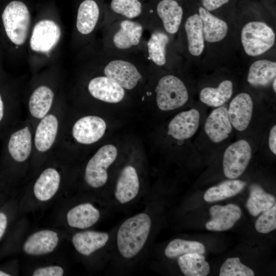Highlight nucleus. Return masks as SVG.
Listing matches in <instances>:
<instances>
[{
	"label": "nucleus",
	"mask_w": 276,
	"mask_h": 276,
	"mask_svg": "<svg viewBox=\"0 0 276 276\" xmlns=\"http://www.w3.org/2000/svg\"><path fill=\"white\" fill-rule=\"evenodd\" d=\"M169 41L166 34L156 31L152 33L147 42L149 57L158 66H163L166 63V49Z\"/></svg>",
	"instance_id": "nucleus-33"
},
{
	"label": "nucleus",
	"mask_w": 276,
	"mask_h": 276,
	"mask_svg": "<svg viewBox=\"0 0 276 276\" xmlns=\"http://www.w3.org/2000/svg\"><path fill=\"white\" fill-rule=\"evenodd\" d=\"M59 241L58 234L51 230H42L33 233L24 244V251L28 255L38 256L52 252Z\"/></svg>",
	"instance_id": "nucleus-17"
},
{
	"label": "nucleus",
	"mask_w": 276,
	"mask_h": 276,
	"mask_svg": "<svg viewBox=\"0 0 276 276\" xmlns=\"http://www.w3.org/2000/svg\"><path fill=\"white\" fill-rule=\"evenodd\" d=\"M229 0H201L203 8L209 11L215 10L228 2Z\"/></svg>",
	"instance_id": "nucleus-39"
},
{
	"label": "nucleus",
	"mask_w": 276,
	"mask_h": 276,
	"mask_svg": "<svg viewBox=\"0 0 276 276\" xmlns=\"http://www.w3.org/2000/svg\"><path fill=\"white\" fill-rule=\"evenodd\" d=\"M152 228L150 214L142 212L125 220L116 236V248L124 260H134L142 252L149 241Z\"/></svg>",
	"instance_id": "nucleus-1"
},
{
	"label": "nucleus",
	"mask_w": 276,
	"mask_h": 276,
	"mask_svg": "<svg viewBox=\"0 0 276 276\" xmlns=\"http://www.w3.org/2000/svg\"><path fill=\"white\" fill-rule=\"evenodd\" d=\"M211 219L205 224L206 229L223 231L232 227L241 216V210L236 204L216 205L210 209Z\"/></svg>",
	"instance_id": "nucleus-15"
},
{
	"label": "nucleus",
	"mask_w": 276,
	"mask_h": 276,
	"mask_svg": "<svg viewBox=\"0 0 276 276\" xmlns=\"http://www.w3.org/2000/svg\"><path fill=\"white\" fill-rule=\"evenodd\" d=\"M110 237L107 232L87 230L76 233L72 241L79 254L89 256L105 247L109 242Z\"/></svg>",
	"instance_id": "nucleus-16"
},
{
	"label": "nucleus",
	"mask_w": 276,
	"mask_h": 276,
	"mask_svg": "<svg viewBox=\"0 0 276 276\" xmlns=\"http://www.w3.org/2000/svg\"><path fill=\"white\" fill-rule=\"evenodd\" d=\"M185 28L189 52L193 56H199L203 51L204 43L202 24L199 14L189 16L186 21Z\"/></svg>",
	"instance_id": "nucleus-27"
},
{
	"label": "nucleus",
	"mask_w": 276,
	"mask_h": 276,
	"mask_svg": "<svg viewBox=\"0 0 276 276\" xmlns=\"http://www.w3.org/2000/svg\"><path fill=\"white\" fill-rule=\"evenodd\" d=\"M241 40L248 55L257 56L267 52L273 45L275 34L264 22L250 21L242 28Z\"/></svg>",
	"instance_id": "nucleus-3"
},
{
	"label": "nucleus",
	"mask_w": 276,
	"mask_h": 276,
	"mask_svg": "<svg viewBox=\"0 0 276 276\" xmlns=\"http://www.w3.org/2000/svg\"><path fill=\"white\" fill-rule=\"evenodd\" d=\"M199 121L200 114L196 109L181 112L169 123L168 134L178 140L188 139L197 131Z\"/></svg>",
	"instance_id": "nucleus-12"
},
{
	"label": "nucleus",
	"mask_w": 276,
	"mask_h": 276,
	"mask_svg": "<svg viewBox=\"0 0 276 276\" xmlns=\"http://www.w3.org/2000/svg\"><path fill=\"white\" fill-rule=\"evenodd\" d=\"M253 112V102L250 96L241 93L231 101L227 113L232 126L239 131L246 129Z\"/></svg>",
	"instance_id": "nucleus-11"
},
{
	"label": "nucleus",
	"mask_w": 276,
	"mask_h": 276,
	"mask_svg": "<svg viewBox=\"0 0 276 276\" xmlns=\"http://www.w3.org/2000/svg\"><path fill=\"white\" fill-rule=\"evenodd\" d=\"M106 124L98 116H87L77 120L72 128L73 136L82 144H91L99 141L104 135Z\"/></svg>",
	"instance_id": "nucleus-9"
},
{
	"label": "nucleus",
	"mask_w": 276,
	"mask_h": 276,
	"mask_svg": "<svg viewBox=\"0 0 276 276\" xmlns=\"http://www.w3.org/2000/svg\"><path fill=\"white\" fill-rule=\"evenodd\" d=\"M233 84L230 80H224L216 88L205 87L199 93V99L211 107H218L229 100L233 95Z\"/></svg>",
	"instance_id": "nucleus-28"
},
{
	"label": "nucleus",
	"mask_w": 276,
	"mask_h": 276,
	"mask_svg": "<svg viewBox=\"0 0 276 276\" xmlns=\"http://www.w3.org/2000/svg\"><path fill=\"white\" fill-rule=\"evenodd\" d=\"M198 11L202 21L204 39L209 42H216L224 39L228 31L226 22L203 7H200Z\"/></svg>",
	"instance_id": "nucleus-23"
},
{
	"label": "nucleus",
	"mask_w": 276,
	"mask_h": 276,
	"mask_svg": "<svg viewBox=\"0 0 276 276\" xmlns=\"http://www.w3.org/2000/svg\"><path fill=\"white\" fill-rule=\"evenodd\" d=\"M7 225V218L6 215L0 212V239L4 235Z\"/></svg>",
	"instance_id": "nucleus-41"
},
{
	"label": "nucleus",
	"mask_w": 276,
	"mask_h": 276,
	"mask_svg": "<svg viewBox=\"0 0 276 276\" xmlns=\"http://www.w3.org/2000/svg\"><path fill=\"white\" fill-rule=\"evenodd\" d=\"M204 252L205 247L201 243L179 238L171 241L164 250L165 255L169 259H175L187 254Z\"/></svg>",
	"instance_id": "nucleus-34"
},
{
	"label": "nucleus",
	"mask_w": 276,
	"mask_h": 276,
	"mask_svg": "<svg viewBox=\"0 0 276 276\" xmlns=\"http://www.w3.org/2000/svg\"><path fill=\"white\" fill-rule=\"evenodd\" d=\"M251 157V147L246 140H240L229 145L223 157L225 176L232 179L239 177L245 170Z\"/></svg>",
	"instance_id": "nucleus-6"
},
{
	"label": "nucleus",
	"mask_w": 276,
	"mask_h": 276,
	"mask_svg": "<svg viewBox=\"0 0 276 276\" xmlns=\"http://www.w3.org/2000/svg\"><path fill=\"white\" fill-rule=\"evenodd\" d=\"M275 202L273 196L265 192L259 185L253 184L250 187L249 197L246 205L249 213L256 216L271 208Z\"/></svg>",
	"instance_id": "nucleus-31"
},
{
	"label": "nucleus",
	"mask_w": 276,
	"mask_h": 276,
	"mask_svg": "<svg viewBox=\"0 0 276 276\" xmlns=\"http://www.w3.org/2000/svg\"><path fill=\"white\" fill-rule=\"evenodd\" d=\"M54 96L53 91L48 86L38 87L29 99V109L31 115L37 119L45 117L52 106Z\"/></svg>",
	"instance_id": "nucleus-29"
},
{
	"label": "nucleus",
	"mask_w": 276,
	"mask_h": 276,
	"mask_svg": "<svg viewBox=\"0 0 276 276\" xmlns=\"http://www.w3.org/2000/svg\"><path fill=\"white\" fill-rule=\"evenodd\" d=\"M140 183L135 168L127 165L122 170L114 190V198L121 205L128 204L138 196Z\"/></svg>",
	"instance_id": "nucleus-8"
},
{
	"label": "nucleus",
	"mask_w": 276,
	"mask_h": 276,
	"mask_svg": "<svg viewBox=\"0 0 276 276\" xmlns=\"http://www.w3.org/2000/svg\"><path fill=\"white\" fill-rule=\"evenodd\" d=\"M118 155L117 148L112 145L101 147L88 162L84 174L86 183L93 188L104 186L108 179L107 169Z\"/></svg>",
	"instance_id": "nucleus-5"
},
{
	"label": "nucleus",
	"mask_w": 276,
	"mask_h": 276,
	"mask_svg": "<svg viewBox=\"0 0 276 276\" xmlns=\"http://www.w3.org/2000/svg\"><path fill=\"white\" fill-rule=\"evenodd\" d=\"M104 73L106 76L127 89L134 88L142 78L134 64L120 59L108 62L104 68Z\"/></svg>",
	"instance_id": "nucleus-10"
},
{
	"label": "nucleus",
	"mask_w": 276,
	"mask_h": 276,
	"mask_svg": "<svg viewBox=\"0 0 276 276\" xmlns=\"http://www.w3.org/2000/svg\"><path fill=\"white\" fill-rule=\"evenodd\" d=\"M2 17L9 39L17 45H22L27 38L31 22L27 6L20 1H12L5 7Z\"/></svg>",
	"instance_id": "nucleus-2"
},
{
	"label": "nucleus",
	"mask_w": 276,
	"mask_h": 276,
	"mask_svg": "<svg viewBox=\"0 0 276 276\" xmlns=\"http://www.w3.org/2000/svg\"><path fill=\"white\" fill-rule=\"evenodd\" d=\"M60 182V176L55 169L49 168L45 169L34 185L35 196L41 201L51 199L57 192Z\"/></svg>",
	"instance_id": "nucleus-22"
},
{
	"label": "nucleus",
	"mask_w": 276,
	"mask_h": 276,
	"mask_svg": "<svg viewBox=\"0 0 276 276\" xmlns=\"http://www.w3.org/2000/svg\"><path fill=\"white\" fill-rule=\"evenodd\" d=\"M276 84V79L275 78H274V80H273V83H272V88L274 93H275L276 91V87H275L276 84Z\"/></svg>",
	"instance_id": "nucleus-43"
},
{
	"label": "nucleus",
	"mask_w": 276,
	"mask_h": 276,
	"mask_svg": "<svg viewBox=\"0 0 276 276\" xmlns=\"http://www.w3.org/2000/svg\"><path fill=\"white\" fill-rule=\"evenodd\" d=\"M4 115V104L0 95V121L2 120Z\"/></svg>",
	"instance_id": "nucleus-42"
},
{
	"label": "nucleus",
	"mask_w": 276,
	"mask_h": 276,
	"mask_svg": "<svg viewBox=\"0 0 276 276\" xmlns=\"http://www.w3.org/2000/svg\"><path fill=\"white\" fill-rule=\"evenodd\" d=\"M269 147L271 151L276 154V126L274 125L270 130L268 139Z\"/></svg>",
	"instance_id": "nucleus-40"
},
{
	"label": "nucleus",
	"mask_w": 276,
	"mask_h": 276,
	"mask_svg": "<svg viewBox=\"0 0 276 276\" xmlns=\"http://www.w3.org/2000/svg\"><path fill=\"white\" fill-rule=\"evenodd\" d=\"M110 7L115 13L128 19L136 18L143 12V4L140 0H111Z\"/></svg>",
	"instance_id": "nucleus-35"
},
{
	"label": "nucleus",
	"mask_w": 276,
	"mask_h": 276,
	"mask_svg": "<svg viewBox=\"0 0 276 276\" xmlns=\"http://www.w3.org/2000/svg\"><path fill=\"white\" fill-rule=\"evenodd\" d=\"M253 270L243 264L239 258L226 260L220 269V276H253Z\"/></svg>",
	"instance_id": "nucleus-36"
},
{
	"label": "nucleus",
	"mask_w": 276,
	"mask_h": 276,
	"mask_svg": "<svg viewBox=\"0 0 276 276\" xmlns=\"http://www.w3.org/2000/svg\"><path fill=\"white\" fill-rule=\"evenodd\" d=\"M88 90L95 98L111 103L120 102L125 95L124 88L107 76L92 79L88 83Z\"/></svg>",
	"instance_id": "nucleus-14"
},
{
	"label": "nucleus",
	"mask_w": 276,
	"mask_h": 276,
	"mask_svg": "<svg viewBox=\"0 0 276 276\" xmlns=\"http://www.w3.org/2000/svg\"><path fill=\"white\" fill-rule=\"evenodd\" d=\"M100 15V8L94 0H84L79 5L76 27L81 34L91 33L95 28Z\"/></svg>",
	"instance_id": "nucleus-25"
},
{
	"label": "nucleus",
	"mask_w": 276,
	"mask_h": 276,
	"mask_svg": "<svg viewBox=\"0 0 276 276\" xmlns=\"http://www.w3.org/2000/svg\"><path fill=\"white\" fill-rule=\"evenodd\" d=\"M256 230L261 233H268L276 228V205L263 212L255 223Z\"/></svg>",
	"instance_id": "nucleus-37"
},
{
	"label": "nucleus",
	"mask_w": 276,
	"mask_h": 276,
	"mask_svg": "<svg viewBox=\"0 0 276 276\" xmlns=\"http://www.w3.org/2000/svg\"><path fill=\"white\" fill-rule=\"evenodd\" d=\"M11 275L9 274H8L2 270H0V276H10Z\"/></svg>",
	"instance_id": "nucleus-44"
},
{
	"label": "nucleus",
	"mask_w": 276,
	"mask_h": 276,
	"mask_svg": "<svg viewBox=\"0 0 276 276\" xmlns=\"http://www.w3.org/2000/svg\"><path fill=\"white\" fill-rule=\"evenodd\" d=\"M143 33V27L130 19L121 21L119 29L114 34V45L120 50L128 49L139 44Z\"/></svg>",
	"instance_id": "nucleus-19"
},
{
	"label": "nucleus",
	"mask_w": 276,
	"mask_h": 276,
	"mask_svg": "<svg viewBox=\"0 0 276 276\" xmlns=\"http://www.w3.org/2000/svg\"><path fill=\"white\" fill-rule=\"evenodd\" d=\"M31 149V134L28 126L16 131L11 135L8 143V150L15 161H25L30 156Z\"/></svg>",
	"instance_id": "nucleus-24"
},
{
	"label": "nucleus",
	"mask_w": 276,
	"mask_h": 276,
	"mask_svg": "<svg viewBox=\"0 0 276 276\" xmlns=\"http://www.w3.org/2000/svg\"><path fill=\"white\" fill-rule=\"evenodd\" d=\"M155 90L157 106L163 111L181 107L186 104L189 98L187 87L183 82L171 75L161 78Z\"/></svg>",
	"instance_id": "nucleus-4"
},
{
	"label": "nucleus",
	"mask_w": 276,
	"mask_h": 276,
	"mask_svg": "<svg viewBox=\"0 0 276 276\" xmlns=\"http://www.w3.org/2000/svg\"><path fill=\"white\" fill-rule=\"evenodd\" d=\"M232 128L227 109L224 106L218 107L213 110L204 124L206 134L211 141L215 143L226 139L232 132Z\"/></svg>",
	"instance_id": "nucleus-13"
},
{
	"label": "nucleus",
	"mask_w": 276,
	"mask_h": 276,
	"mask_svg": "<svg viewBox=\"0 0 276 276\" xmlns=\"http://www.w3.org/2000/svg\"><path fill=\"white\" fill-rule=\"evenodd\" d=\"M156 11L165 30L172 34L176 33L183 16V9L178 3L175 0H161L156 5Z\"/></svg>",
	"instance_id": "nucleus-20"
},
{
	"label": "nucleus",
	"mask_w": 276,
	"mask_h": 276,
	"mask_svg": "<svg viewBox=\"0 0 276 276\" xmlns=\"http://www.w3.org/2000/svg\"><path fill=\"white\" fill-rule=\"evenodd\" d=\"M178 266L185 275L206 276L210 272L209 263L202 254H187L177 257Z\"/></svg>",
	"instance_id": "nucleus-30"
},
{
	"label": "nucleus",
	"mask_w": 276,
	"mask_h": 276,
	"mask_svg": "<svg viewBox=\"0 0 276 276\" xmlns=\"http://www.w3.org/2000/svg\"><path fill=\"white\" fill-rule=\"evenodd\" d=\"M61 30L55 21L41 20L33 28L30 40L31 49L37 52L48 53L54 49L61 37Z\"/></svg>",
	"instance_id": "nucleus-7"
},
{
	"label": "nucleus",
	"mask_w": 276,
	"mask_h": 276,
	"mask_svg": "<svg viewBox=\"0 0 276 276\" xmlns=\"http://www.w3.org/2000/svg\"><path fill=\"white\" fill-rule=\"evenodd\" d=\"M176 1V0H175Z\"/></svg>",
	"instance_id": "nucleus-45"
},
{
	"label": "nucleus",
	"mask_w": 276,
	"mask_h": 276,
	"mask_svg": "<svg viewBox=\"0 0 276 276\" xmlns=\"http://www.w3.org/2000/svg\"><path fill=\"white\" fill-rule=\"evenodd\" d=\"M58 129V121L53 114H47L38 124L35 133L36 149L41 152L49 150L56 139Z\"/></svg>",
	"instance_id": "nucleus-21"
},
{
	"label": "nucleus",
	"mask_w": 276,
	"mask_h": 276,
	"mask_svg": "<svg viewBox=\"0 0 276 276\" xmlns=\"http://www.w3.org/2000/svg\"><path fill=\"white\" fill-rule=\"evenodd\" d=\"M100 211L94 205L86 202L72 208L66 215L68 225L73 228L86 229L95 224L100 219Z\"/></svg>",
	"instance_id": "nucleus-18"
},
{
	"label": "nucleus",
	"mask_w": 276,
	"mask_h": 276,
	"mask_svg": "<svg viewBox=\"0 0 276 276\" xmlns=\"http://www.w3.org/2000/svg\"><path fill=\"white\" fill-rule=\"evenodd\" d=\"M246 183L240 180L224 181L217 186L209 189L203 198L206 202H214L225 199L236 195L241 191Z\"/></svg>",
	"instance_id": "nucleus-32"
},
{
	"label": "nucleus",
	"mask_w": 276,
	"mask_h": 276,
	"mask_svg": "<svg viewBox=\"0 0 276 276\" xmlns=\"http://www.w3.org/2000/svg\"><path fill=\"white\" fill-rule=\"evenodd\" d=\"M63 268L59 266H50L40 267L35 269L33 272V276H62L63 275Z\"/></svg>",
	"instance_id": "nucleus-38"
},
{
	"label": "nucleus",
	"mask_w": 276,
	"mask_h": 276,
	"mask_svg": "<svg viewBox=\"0 0 276 276\" xmlns=\"http://www.w3.org/2000/svg\"><path fill=\"white\" fill-rule=\"evenodd\" d=\"M276 63L266 59L257 60L250 66L248 82L254 86H265L275 78Z\"/></svg>",
	"instance_id": "nucleus-26"
}]
</instances>
